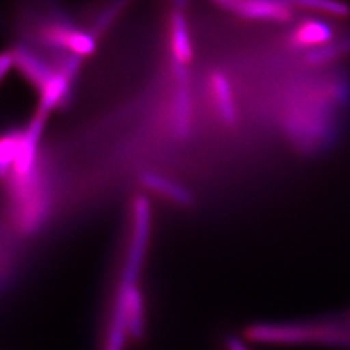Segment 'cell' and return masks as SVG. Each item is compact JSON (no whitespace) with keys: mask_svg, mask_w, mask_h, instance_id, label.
<instances>
[{"mask_svg":"<svg viewBox=\"0 0 350 350\" xmlns=\"http://www.w3.org/2000/svg\"><path fill=\"white\" fill-rule=\"evenodd\" d=\"M253 341L274 344L313 342L350 348V323L338 319L293 322L283 325H254L247 329Z\"/></svg>","mask_w":350,"mask_h":350,"instance_id":"1","label":"cell"},{"mask_svg":"<svg viewBox=\"0 0 350 350\" xmlns=\"http://www.w3.org/2000/svg\"><path fill=\"white\" fill-rule=\"evenodd\" d=\"M150 202L140 196L133 206V235L127 252L125 265L121 273L120 283L114 293H122L138 289V279L150 239Z\"/></svg>","mask_w":350,"mask_h":350,"instance_id":"2","label":"cell"},{"mask_svg":"<svg viewBox=\"0 0 350 350\" xmlns=\"http://www.w3.org/2000/svg\"><path fill=\"white\" fill-rule=\"evenodd\" d=\"M215 5L225 12L250 21L287 23L295 16V3L278 0H221Z\"/></svg>","mask_w":350,"mask_h":350,"instance_id":"3","label":"cell"},{"mask_svg":"<svg viewBox=\"0 0 350 350\" xmlns=\"http://www.w3.org/2000/svg\"><path fill=\"white\" fill-rule=\"evenodd\" d=\"M211 91L214 109L222 124L228 127L238 124L239 113L234 91L224 73L215 72L211 75Z\"/></svg>","mask_w":350,"mask_h":350,"instance_id":"4","label":"cell"},{"mask_svg":"<svg viewBox=\"0 0 350 350\" xmlns=\"http://www.w3.org/2000/svg\"><path fill=\"white\" fill-rule=\"evenodd\" d=\"M332 40V29L318 20L302 21L289 36V44L300 50H318ZM309 51V52H310Z\"/></svg>","mask_w":350,"mask_h":350,"instance_id":"5","label":"cell"},{"mask_svg":"<svg viewBox=\"0 0 350 350\" xmlns=\"http://www.w3.org/2000/svg\"><path fill=\"white\" fill-rule=\"evenodd\" d=\"M12 52L14 66H17L26 79L40 92L47 86L55 73L40 57L24 46L17 47Z\"/></svg>","mask_w":350,"mask_h":350,"instance_id":"6","label":"cell"},{"mask_svg":"<svg viewBox=\"0 0 350 350\" xmlns=\"http://www.w3.org/2000/svg\"><path fill=\"white\" fill-rule=\"evenodd\" d=\"M170 51L174 64L186 66L192 60V43L182 10H174L170 17Z\"/></svg>","mask_w":350,"mask_h":350,"instance_id":"7","label":"cell"},{"mask_svg":"<svg viewBox=\"0 0 350 350\" xmlns=\"http://www.w3.org/2000/svg\"><path fill=\"white\" fill-rule=\"evenodd\" d=\"M191 95L187 82H176V88L172 104V126L175 135L186 139L191 131Z\"/></svg>","mask_w":350,"mask_h":350,"instance_id":"8","label":"cell"},{"mask_svg":"<svg viewBox=\"0 0 350 350\" xmlns=\"http://www.w3.org/2000/svg\"><path fill=\"white\" fill-rule=\"evenodd\" d=\"M142 183L152 192H154L178 205L189 206L193 202L192 195L188 192L186 188L182 187L180 185L175 183L170 179L163 178L161 175L146 173V174L142 175Z\"/></svg>","mask_w":350,"mask_h":350,"instance_id":"9","label":"cell"},{"mask_svg":"<svg viewBox=\"0 0 350 350\" xmlns=\"http://www.w3.org/2000/svg\"><path fill=\"white\" fill-rule=\"evenodd\" d=\"M72 78L64 75L62 72L55 73L47 86L40 91V103L38 116L46 118V116L57 105L63 104L66 100L70 92Z\"/></svg>","mask_w":350,"mask_h":350,"instance_id":"10","label":"cell"},{"mask_svg":"<svg viewBox=\"0 0 350 350\" xmlns=\"http://www.w3.org/2000/svg\"><path fill=\"white\" fill-rule=\"evenodd\" d=\"M350 53V37L338 42H331L318 50L310 51L306 55V62L312 65H321L340 59Z\"/></svg>","mask_w":350,"mask_h":350,"instance_id":"11","label":"cell"},{"mask_svg":"<svg viewBox=\"0 0 350 350\" xmlns=\"http://www.w3.org/2000/svg\"><path fill=\"white\" fill-rule=\"evenodd\" d=\"M20 134L4 135L0 138V178L7 179L12 172L18 150Z\"/></svg>","mask_w":350,"mask_h":350,"instance_id":"12","label":"cell"},{"mask_svg":"<svg viewBox=\"0 0 350 350\" xmlns=\"http://www.w3.org/2000/svg\"><path fill=\"white\" fill-rule=\"evenodd\" d=\"M296 7L305 8L309 11L323 13L327 16L332 17H348L350 16L349 5L340 3V1H331V0H304V1H296Z\"/></svg>","mask_w":350,"mask_h":350,"instance_id":"13","label":"cell"},{"mask_svg":"<svg viewBox=\"0 0 350 350\" xmlns=\"http://www.w3.org/2000/svg\"><path fill=\"white\" fill-rule=\"evenodd\" d=\"M14 66L13 52H1L0 53V81H3Z\"/></svg>","mask_w":350,"mask_h":350,"instance_id":"14","label":"cell"},{"mask_svg":"<svg viewBox=\"0 0 350 350\" xmlns=\"http://www.w3.org/2000/svg\"><path fill=\"white\" fill-rule=\"evenodd\" d=\"M226 347H227V350H245L244 347L240 345L238 340H235V338H228L226 341Z\"/></svg>","mask_w":350,"mask_h":350,"instance_id":"15","label":"cell"}]
</instances>
